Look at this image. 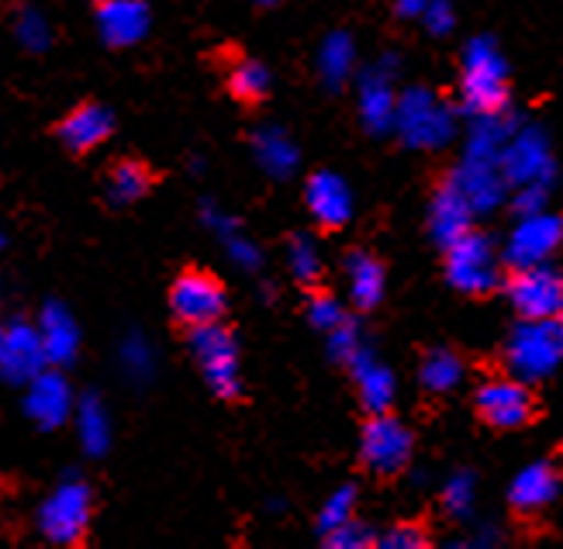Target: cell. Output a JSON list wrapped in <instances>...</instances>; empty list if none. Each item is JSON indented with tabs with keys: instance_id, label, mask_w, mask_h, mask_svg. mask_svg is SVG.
Wrapping results in <instances>:
<instances>
[{
	"instance_id": "cell-1",
	"label": "cell",
	"mask_w": 563,
	"mask_h": 549,
	"mask_svg": "<svg viewBox=\"0 0 563 549\" xmlns=\"http://www.w3.org/2000/svg\"><path fill=\"white\" fill-rule=\"evenodd\" d=\"M563 360V318H522L505 345V370L519 381H543Z\"/></svg>"
},
{
	"instance_id": "cell-2",
	"label": "cell",
	"mask_w": 563,
	"mask_h": 549,
	"mask_svg": "<svg viewBox=\"0 0 563 549\" xmlns=\"http://www.w3.org/2000/svg\"><path fill=\"white\" fill-rule=\"evenodd\" d=\"M446 277L456 290L484 297L498 290L501 284V263L498 253L487 235L481 232H463L460 239H453L446 245Z\"/></svg>"
},
{
	"instance_id": "cell-3",
	"label": "cell",
	"mask_w": 563,
	"mask_h": 549,
	"mask_svg": "<svg viewBox=\"0 0 563 549\" xmlns=\"http://www.w3.org/2000/svg\"><path fill=\"white\" fill-rule=\"evenodd\" d=\"M190 353L201 363L205 381L214 391V397L222 402H239L242 394V381H239V349L232 332L222 326V321H211V326L190 329Z\"/></svg>"
},
{
	"instance_id": "cell-4",
	"label": "cell",
	"mask_w": 563,
	"mask_h": 549,
	"mask_svg": "<svg viewBox=\"0 0 563 549\" xmlns=\"http://www.w3.org/2000/svg\"><path fill=\"white\" fill-rule=\"evenodd\" d=\"M474 408L481 415L484 426H492L498 432H511V429H526L529 421L540 415V402L529 391V381L519 377H492L477 387Z\"/></svg>"
},
{
	"instance_id": "cell-5",
	"label": "cell",
	"mask_w": 563,
	"mask_h": 549,
	"mask_svg": "<svg viewBox=\"0 0 563 549\" xmlns=\"http://www.w3.org/2000/svg\"><path fill=\"white\" fill-rule=\"evenodd\" d=\"M225 308H229L225 287L208 270L190 266L174 281V287H169V311H174V318L187 329H201V326H211V321H222Z\"/></svg>"
},
{
	"instance_id": "cell-6",
	"label": "cell",
	"mask_w": 563,
	"mask_h": 549,
	"mask_svg": "<svg viewBox=\"0 0 563 549\" xmlns=\"http://www.w3.org/2000/svg\"><path fill=\"white\" fill-rule=\"evenodd\" d=\"M411 460V432L401 426L395 415H371L360 432V463L377 473V477H390L401 473Z\"/></svg>"
},
{
	"instance_id": "cell-7",
	"label": "cell",
	"mask_w": 563,
	"mask_h": 549,
	"mask_svg": "<svg viewBox=\"0 0 563 549\" xmlns=\"http://www.w3.org/2000/svg\"><path fill=\"white\" fill-rule=\"evenodd\" d=\"M38 526L48 542L80 546L90 529V487L80 481L56 487L38 512Z\"/></svg>"
},
{
	"instance_id": "cell-8",
	"label": "cell",
	"mask_w": 563,
	"mask_h": 549,
	"mask_svg": "<svg viewBox=\"0 0 563 549\" xmlns=\"http://www.w3.org/2000/svg\"><path fill=\"white\" fill-rule=\"evenodd\" d=\"M505 294L519 318H560L563 311V277L543 263L516 266L505 284Z\"/></svg>"
},
{
	"instance_id": "cell-9",
	"label": "cell",
	"mask_w": 563,
	"mask_h": 549,
	"mask_svg": "<svg viewBox=\"0 0 563 549\" xmlns=\"http://www.w3.org/2000/svg\"><path fill=\"white\" fill-rule=\"evenodd\" d=\"M463 101L477 114H495L508 101V77L501 59L484 42L467 53V69H463Z\"/></svg>"
},
{
	"instance_id": "cell-10",
	"label": "cell",
	"mask_w": 563,
	"mask_h": 549,
	"mask_svg": "<svg viewBox=\"0 0 563 549\" xmlns=\"http://www.w3.org/2000/svg\"><path fill=\"white\" fill-rule=\"evenodd\" d=\"M111 132H114V118H111V111L104 105H97V101L77 105L56 124L59 142L66 145V153H73V156L90 153V149L101 145Z\"/></svg>"
},
{
	"instance_id": "cell-11",
	"label": "cell",
	"mask_w": 563,
	"mask_h": 549,
	"mask_svg": "<svg viewBox=\"0 0 563 549\" xmlns=\"http://www.w3.org/2000/svg\"><path fill=\"white\" fill-rule=\"evenodd\" d=\"M48 360L42 332H35L29 321H11L0 339V363L11 381H35L42 373V363Z\"/></svg>"
},
{
	"instance_id": "cell-12",
	"label": "cell",
	"mask_w": 563,
	"mask_h": 549,
	"mask_svg": "<svg viewBox=\"0 0 563 549\" xmlns=\"http://www.w3.org/2000/svg\"><path fill=\"white\" fill-rule=\"evenodd\" d=\"M305 197H308L311 218L322 224L325 232H335V229H342V224L350 221L353 197H350V187L342 184L335 173H329V169L311 173L308 187H305Z\"/></svg>"
},
{
	"instance_id": "cell-13",
	"label": "cell",
	"mask_w": 563,
	"mask_h": 549,
	"mask_svg": "<svg viewBox=\"0 0 563 549\" xmlns=\"http://www.w3.org/2000/svg\"><path fill=\"white\" fill-rule=\"evenodd\" d=\"M560 242H563V218H553V215L526 218L508 242V263H516V266L543 263Z\"/></svg>"
},
{
	"instance_id": "cell-14",
	"label": "cell",
	"mask_w": 563,
	"mask_h": 549,
	"mask_svg": "<svg viewBox=\"0 0 563 549\" xmlns=\"http://www.w3.org/2000/svg\"><path fill=\"white\" fill-rule=\"evenodd\" d=\"M556 494H560V470L553 463H532L511 481L508 505L516 515H536V512H543Z\"/></svg>"
},
{
	"instance_id": "cell-15",
	"label": "cell",
	"mask_w": 563,
	"mask_h": 549,
	"mask_svg": "<svg viewBox=\"0 0 563 549\" xmlns=\"http://www.w3.org/2000/svg\"><path fill=\"white\" fill-rule=\"evenodd\" d=\"M97 21H101V32L108 39V45L121 48V45H132L145 35L150 11H145L142 0H104V4H97Z\"/></svg>"
},
{
	"instance_id": "cell-16",
	"label": "cell",
	"mask_w": 563,
	"mask_h": 549,
	"mask_svg": "<svg viewBox=\"0 0 563 549\" xmlns=\"http://www.w3.org/2000/svg\"><path fill=\"white\" fill-rule=\"evenodd\" d=\"M153 184H156L153 166L135 160V156H125V160H118L108 169V177H104V197H108V205L125 208L132 201H142V197L153 190Z\"/></svg>"
},
{
	"instance_id": "cell-17",
	"label": "cell",
	"mask_w": 563,
	"mask_h": 549,
	"mask_svg": "<svg viewBox=\"0 0 563 549\" xmlns=\"http://www.w3.org/2000/svg\"><path fill=\"white\" fill-rule=\"evenodd\" d=\"M225 87L232 101H239L242 108H256L271 97V73L256 59H235L225 69Z\"/></svg>"
},
{
	"instance_id": "cell-18",
	"label": "cell",
	"mask_w": 563,
	"mask_h": 549,
	"mask_svg": "<svg viewBox=\"0 0 563 549\" xmlns=\"http://www.w3.org/2000/svg\"><path fill=\"white\" fill-rule=\"evenodd\" d=\"M350 294L353 305L360 311H374L384 297V266L366 256V253H353L350 256Z\"/></svg>"
},
{
	"instance_id": "cell-19",
	"label": "cell",
	"mask_w": 563,
	"mask_h": 549,
	"mask_svg": "<svg viewBox=\"0 0 563 549\" xmlns=\"http://www.w3.org/2000/svg\"><path fill=\"white\" fill-rule=\"evenodd\" d=\"M432 224H435V235L443 239L446 245L453 239H460L463 232H471L467 201H463V194L453 184L439 187V197H435V205H432Z\"/></svg>"
},
{
	"instance_id": "cell-20",
	"label": "cell",
	"mask_w": 563,
	"mask_h": 549,
	"mask_svg": "<svg viewBox=\"0 0 563 549\" xmlns=\"http://www.w3.org/2000/svg\"><path fill=\"white\" fill-rule=\"evenodd\" d=\"M69 405V391L59 377L53 373H38L32 381V394H29V411L42 421V426H59Z\"/></svg>"
},
{
	"instance_id": "cell-21",
	"label": "cell",
	"mask_w": 563,
	"mask_h": 549,
	"mask_svg": "<svg viewBox=\"0 0 563 549\" xmlns=\"http://www.w3.org/2000/svg\"><path fill=\"white\" fill-rule=\"evenodd\" d=\"M356 384H360V394H363V408L371 411V415H380L390 408V402H395V377L371 363V366H363L356 370Z\"/></svg>"
},
{
	"instance_id": "cell-22",
	"label": "cell",
	"mask_w": 563,
	"mask_h": 549,
	"mask_svg": "<svg viewBox=\"0 0 563 549\" xmlns=\"http://www.w3.org/2000/svg\"><path fill=\"white\" fill-rule=\"evenodd\" d=\"M463 377V363L456 353H450V349H432V353H426L422 360V384L432 391V394H446L460 384Z\"/></svg>"
},
{
	"instance_id": "cell-23",
	"label": "cell",
	"mask_w": 563,
	"mask_h": 549,
	"mask_svg": "<svg viewBox=\"0 0 563 549\" xmlns=\"http://www.w3.org/2000/svg\"><path fill=\"white\" fill-rule=\"evenodd\" d=\"M42 342H45L48 360L66 363L73 356V349H77V332H73L69 318L63 311H48L45 326H42Z\"/></svg>"
},
{
	"instance_id": "cell-24",
	"label": "cell",
	"mask_w": 563,
	"mask_h": 549,
	"mask_svg": "<svg viewBox=\"0 0 563 549\" xmlns=\"http://www.w3.org/2000/svg\"><path fill=\"white\" fill-rule=\"evenodd\" d=\"M290 266H294V277H298L305 287H314L318 277H322V266L314 260V249L308 239H290Z\"/></svg>"
},
{
	"instance_id": "cell-25",
	"label": "cell",
	"mask_w": 563,
	"mask_h": 549,
	"mask_svg": "<svg viewBox=\"0 0 563 549\" xmlns=\"http://www.w3.org/2000/svg\"><path fill=\"white\" fill-rule=\"evenodd\" d=\"M353 502H356V487H342L329 497V505L322 512V518H318V529L322 532H332L339 526H346V521L353 518Z\"/></svg>"
},
{
	"instance_id": "cell-26",
	"label": "cell",
	"mask_w": 563,
	"mask_h": 549,
	"mask_svg": "<svg viewBox=\"0 0 563 549\" xmlns=\"http://www.w3.org/2000/svg\"><path fill=\"white\" fill-rule=\"evenodd\" d=\"M380 546H390V549H426L429 546V532L422 521H398L395 529L387 536L377 539Z\"/></svg>"
},
{
	"instance_id": "cell-27",
	"label": "cell",
	"mask_w": 563,
	"mask_h": 549,
	"mask_svg": "<svg viewBox=\"0 0 563 549\" xmlns=\"http://www.w3.org/2000/svg\"><path fill=\"white\" fill-rule=\"evenodd\" d=\"M308 311H311V321L318 329H329V332H335L342 321V311H339V305H335V297L332 294H325V290H311V301H308Z\"/></svg>"
},
{
	"instance_id": "cell-28",
	"label": "cell",
	"mask_w": 563,
	"mask_h": 549,
	"mask_svg": "<svg viewBox=\"0 0 563 549\" xmlns=\"http://www.w3.org/2000/svg\"><path fill=\"white\" fill-rule=\"evenodd\" d=\"M371 529L366 526H356V521L350 518L346 526H339V529H332V532H325V546H335V549H342V546H374L377 539L374 536H366Z\"/></svg>"
},
{
	"instance_id": "cell-29",
	"label": "cell",
	"mask_w": 563,
	"mask_h": 549,
	"mask_svg": "<svg viewBox=\"0 0 563 549\" xmlns=\"http://www.w3.org/2000/svg\"><path fill=\"white\" fill-rule=\"evenodd\" d=\"M560 457H563V446H560Z\"/></svg>"
},
{
	"instance_id": "cell-30",
	"label": "cell",
	"mask_w": 563,
	"mask_h": 549,
	"mask_svg": "<svg viewBox=\"0 0 563 549\" xmlns=\"http://www.w3.org/2000/svg\"><path fill=\"white\" fill-rule=\"evenodd\" d=\"M97 4H104V0H97Z\"/></svg>"
},
{
	"instance_id": "cell-31",
	"label": "cell",
	"mask_w": 563,
	"mask_h": 549,
	"mask_svg": "<svg viewBox=\"0 0 563 549\" xmlns=\"http://www.w3.org/2000/svg\"><path fill=\"white\" fill-rule=\"evenodd\" d=\"M560 318H563V311H560Z\"/></svg>"
}]
</instances>
